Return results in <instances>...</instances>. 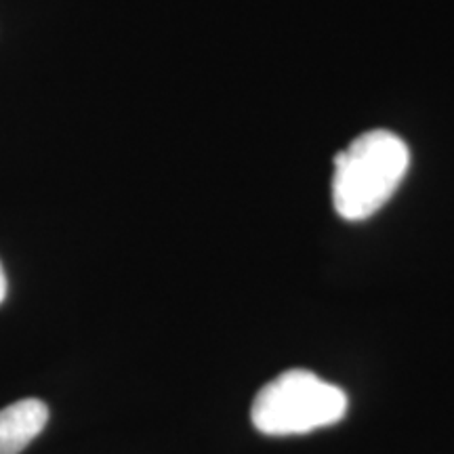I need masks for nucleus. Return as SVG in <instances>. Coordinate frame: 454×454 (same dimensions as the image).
Wrapping results in <instances>:
<instances>
[{"instance_id": "f257e3e1", "label": "nucleus", "mask_w": 454, "mask_h": 454, "mask_svg": "<svg viewBox=\"0 0 454 454\" xmlns=\"http://www.w3.org/2000/svg\"><path fill=\"white\" fill-rule=\"evenodd\" d=\"M411 152L391 130H368L334 158L333 204L348 221L374 215L400 187Z\"/></svg>"}, {"instance_id": "f03ea898", "label": "nucleus", "mask_w": 454, "mask_h": 454, "mask_svg": "<svg viewBox=\"0 0 454 454\" xmlns=\"http://www.w3.org/2000/svg\"><path fill=\"white\" fill-rule=\"evenodd\" d=\"M348 412V395L309 371L282 372L265 385L251 408L253 425L265 435H299L339 423Z\"/></svg>"}, {"instance_id": "7ed1b4c3", "label": "nucleus", "mask_w": 454, "mask_h": 454, "mask_svg": "<svg viewBox=\"0 0 454 454\" xmlns=\"http://www.w3.org/2000/svg\"><path fill=\"white\" fill-rule=\"evenodd\" d=\"M49 423V408L44 402L27 400L13 402L0 411V454L24 452Z\"/></svg>"}, {"instance_id": "20e7f679", "label": "nucleus", "mask_w": 454, "mask_h": 454, "mask_svg": "<svg viewBox=\"0 0 454 454\" xmlns=\"http://www.w3.org/2000/svg\"><path fill=\"white\" fill-rule=\"evenodd\" d=\"M7 297V276H4L3 265H0V303Z\"/></svg>"}]
</instances>
